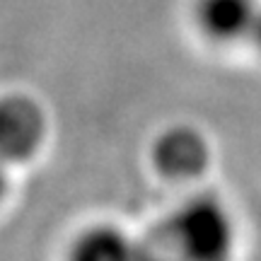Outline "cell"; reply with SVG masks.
I'll return each instance as SVG.
<instances>
[{"instance_id": "cell-1", "label": "cell", "mask_w": 261, "mask_h": 261, "mask_svg": "<svg viewBox=\"0 0 261 261\" xmlns=\"http://www.w3.org/2000/svg\"><path fill=\"white\" fill-rule=\"evenodd\" d=\"M143 261H232L237 220L223 196L196 191L140 240Z\"/></svg>"}, {"instance_id": "cell-2", "label": "cell", "mask_w": 261, "mask_h": 261, "mask_svg": "<svg viewBox=\"0 0 261 261\" xmlns=\"http://www.w3.org/2000/svg\"><path fill=\"white\" fill-rule=\"evenodd\" d=\"M46 136V112L34 97L19 92L0 97V160L8 167L37 158Z\"/></svg>"}, {"instance_id": "cell-3", "label": "cell", "mask_w": 261, "mask_h": 261, "mask_svg": "<svg viewBox=\"0 0 261 261\" xmlns=\"http://www.w3.org/2000/svg\"><path fill=\"white\" fill-rule=\"evenodd\" d=\"M152 165L169 181H194L211 165V143L194 126H169L152 143Z\"/></svg>"}, {"instance_id": "cell-4", "label": "cell", "mask_w": 261, "mask_h": 261, "mask_svg": "<svg viewBox=\"0 0 261 261\" xmlns=\"http://www.w3.org/2000/svg\"><path fill=\"white\" fill-rule=\"evenodd\" d=\"M261 0H194L191 22L196 32L215 46H240L249 41Z\"/></svg>"}, {"instance_id": "cell-5", "label": "cell", "mask_w": 261, "mask_h": 261, "mask_svg": "<svg viewBox=\"0 0 261 261\" xmlns=\"http://www.w3.org/2000/svg\"><path fill=\"white\" fill-rule=\"evenodd\" d=\"M65 261H143V244L119 225L94 223L73 237Z\"/></svg>"}, {"instance_id": "cell-6", "label": "cell", "mask_w": 261, "mask_h": 261, "mask_svg": "<svg viewBox=\"0 0 261 261\" xmlns=\"http://www.w3.org/2000/svg\"><path fill=\"white\" fill-rule=\"evenodd\" d=\"M247 46H252L261 56V10H259V15H256V22H254V27H252V34H249Z\"/></svg>"}, {"instance_id": "cell-7", "label": "cell", "mask_w": 261, "mask_h": 261, "mask_svg": "<svg viewBox=\"0 0 261 261\" xmlns=\"http://www.w3.org/2000/svg\"><path fill=\"white\" fill-rule=\"evenodd\" d=\"M5 194H8V165L0 160V203H3Z\"/></svg>"}]
</instances>
